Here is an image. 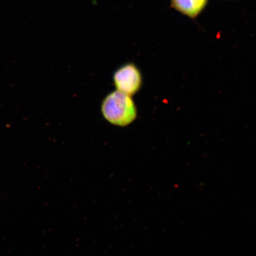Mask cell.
Masks as SVG:
<instances>
[{
  "instance_id": "7a4b0ae2",
  "label": "cell",
  "mask_w": 256,
  "mask_h": 256,
  "mask_svg": "<svg viewBox=\"0 0 256 256\" xmlns=\"http://www.w3.org/2000/svg\"><path fill=\"white\" fill-rule=\"evenodd\" d=\"M114 82L117 90L132 96L142 88V73L135 64L127 63L115 72Z\"/></svg>"
},
{
  "instance_id": "6da1fadb",
  "label": "cell",
  "mask_w": 256,
  "mask_h": 256,
  "mask_svg": "<svg viewBox=\"0 0 256 256\" xmlns=\"http://www.w3.org/2000/svg\"><path fill=\"white\" fill-rule=\"evenodd\" d=\"M101 111L104 119L118 126H126L137 118V110L131 96L116 90L106 96Z\"/></svg>"
},
{
  "instance_id": "3957f363",
  "label": "cell",
  "mask_w": 256,
  "mask_h": 256,
  "mask_svg": "<svg viewBox=\"0 0 256 256\" xmlns=\"http://www.w3.org/2000/svg\"><path fill=\"white\" fill-rule=\"evenodd\" d=\"M207 2L208 0H171L172 8L192 18L200 14Z\"/></svg>"
}]
</instances>
